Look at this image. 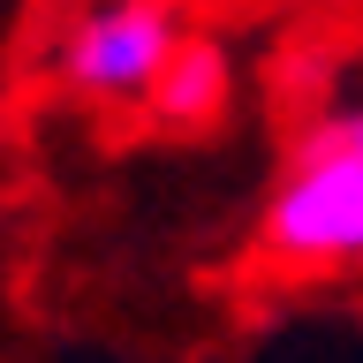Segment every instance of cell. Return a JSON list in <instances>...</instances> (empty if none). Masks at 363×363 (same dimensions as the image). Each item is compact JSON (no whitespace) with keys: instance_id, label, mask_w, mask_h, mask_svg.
I'll use <instances>...</instances> for the list:
<instances>
[{"instance_id":"cell-3","label":"cell","mask_w":363,"mask_h":363,"mask_svg":"<svg viewBox=\"0 0 363 363\" xmlns=\"http://www.w3.org/2000/svg\"><path fill=\"white\" fill-rule=\"evenodd\" d=\"M227 53L212 38H182L174 53H167V68L152 76V91H144V106L159 113V121H174V129H204V121H220L227 106Z\"/></svg>"},{"instance_id":"cell-1","label":"cell","mask_w":363,"mask_h":363,"mask_svg":"<svg viewBox=\"0 0 363 363\" xmlns=\"http://www.w3.org/2000/svg\"><path fill=\"white\" fill-rule=\"evenodd\" d=\"M257 235L280 265H311V272L363 265V152L311 129L295 167L272 182Z\"/></svg>"},{"instance_id":"cell-2","label":"cell","mask_w":363,"mask_h":363,"mask_svg":"<svg viewBox=\"0 0 363 363\" xmlns=\"http://www.w3.org/2000/svg\"><path fill=\"white\" fill-rule=\"evenodd\" d=\"M182 45L174 0H91L53 45V76L91 106H136Z\"/></svg>"},{"instance_id":"cell-4","label":"cell","mask_w":363,"mask_h":363,"mask_svg":"<svg viewBox=\"0 0 363 363\" xmlns=\"http://www.w3.org/2000/svg\"><path fill=\"white\" fill-rule=\"evenodd\" d=\"M318 136H340V144H356V152H363V106L333 113V121H318Z\"/></svg>"}]
</instances>
